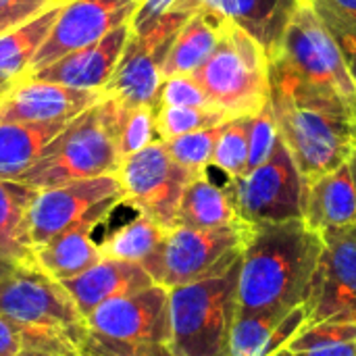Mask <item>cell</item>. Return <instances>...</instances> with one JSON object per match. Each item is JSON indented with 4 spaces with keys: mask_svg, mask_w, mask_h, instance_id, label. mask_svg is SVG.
<instances>
[{
    "mask_svg": "<svg viewBox=\"0 0 356 356\" xmlns=\"http://www.w3.org/2000/svg\"><path fill=\"white\" fill-rule=\"evenodd\" d=\"M60 284L73 298L83 319L106 300L127 296L154 286L152 277L146 273L142 265L113 261V259H100L83 273L65 280Z\"/></svg>",
    "mask_w": 356,
    "mask_h": 356,
    "instance_id": "d6986e66",
    "label": "cell"
},
{
    "mask_svg": "<svg viewBox=\"0 0 356 356\" xmlns=\"http://www.w3.org/2000/svg\"><path fill=\"white\" fill-rule=\"evenodd\" d=\"M211 165L223 171L227 179L242 177L248 171V117L221 125Z\"/></svg>",
    "mask_w": 356,
    "mask_h": 356,
    "instance_id": "f546056e",
    "label": "cell"
},
{
    "mask_svg": "<svg viewBox=\"0 0 356 356\" xmlns=\"http://www.w3.org/2000/svg\"><path fill=\"white\" fill-rule=\"evenodd\" d=\"M35 194V188L21 181L0 179V257L25 269H35L27 232V211Z\"/></svg>",
    "mask_w": 356,
    "mask_h": 356,
    "instance_id": "cb8c5ba5",
    "label": "cell"
},
{
    "mask_svg": "<svg viewBox=\"0 0 356 356\" xmlns=\"http://www.w3.org/2000/svg\"><path fill=\"white\" fill-rule=\"evenodd\" d=\"M165 234L167 232L159 227L152 219L138 213L134 219L117 227L111 236H106L98 244L100 257L142 265L163 242Z\"/></svg>",
    "mask_w": 356,
    "mask_h": 356,
    "instance_id": "4316f807",
    "label": "cell"
},
{
    "mask_svg": "<svg viewBox=\"0 0 356 356\" xmlns=\"http://www.w3.org/2000/svg\"><path fill=\"white\" fill-rule=\"evenodd\" d=\"M67 2L69 0H52L46 8H42L31 19L0 33V79L2 81L13 83L29 71L33 56L48 40Z\"/></svg>",
    "mask_w": 356,
    "mask_h": 356,
    "instance_id": "603a6c76",
    "label": "cell"
},
{
    "mask_svg": "<svg viewBox=\"0 0 356 356\" xmlns=\"http://www.w3.org/2000/svg\"><path fill=\"white\" fill-rule=\"evenodd\" d=\"M309 2L315 8V13L319 15V19L323 21L330 35L334 38V42L344 58V65H346L353 81L356 83V21L334 10L323 0H309Z\"/></svg>",
    "mask_w": 356,
    "mask_h": 356,
    "instance_id": "d6a6232c",
    "label": "cell"
},
{
    "mask_svg": "<svg viewBox=\"0 0 356 356\" xmlns=\"http://www.w3.org/2000/svg\"><path fill=\"white\" fill-rule=\"evenodd\" d=\"M240 261L221 275L169 290V350L175 356H229L238 315Z\"/></svg>",
    "mask_w": 356,
    "mask_h": 356,
    "instance_id": "277c9868",
    "label": "cell"
},
{
    "mask_svg": "<svg viewBox=\"0 0 356 356\" xmlns=\"http://www.w3.org/2000/svg\"><path fill=\"white\" fill-rule=\"evenodd\" d=\"M323 238L302 219L248 223L238 275V313H282L302 307Z\"/></svg>",
    "mask_w": 356,
    "mask_h": 356,
    "instance_id": "6da1fadb",
    "label": "cell"
},
{
    "mask_svg": "<svg viewBox=\"0 0 356 356\" xmlns=\"http://www.w3.org/2000/svg\"><path fill=\"white\" fill-rule=\"evenodd\" d=\"M117 177L125 192L123 204L169 232L177 225L181 196L196 175L177 165L159 140L123 159Z\"/></svg>",
    "mask_w": 356,
    "mask_h": 356,
    "instance_id": "8fae6325",
    "label": "cell"
},
{
    "mask_svg": "<svg viewBox=\"0 0 356 356\" xmlns=\"http://www.w3.org/2000/svg\"><path fill=\"white\" fill-rule=\"evenodd\" d=\"M104 98L98 90H75L31 77L17 79L0 94V123L71 121Z\"/></svg>",
    "mask_w": 356,
    "mask_h": 356,
    "instance_id": "2e32d148",
    "label": "cell"
},
{
    "mask_svg": "<svg viewBox=\"0 0 356 356\" xmlns=\"http://www.w3.org/2000/svg\"><path fill=\"white\" fill-rule=\"evenodd\" d=\"M353 342H356L355 323H313V325H305L284 350L305 353V350L330 348V346L353 344Z\"/></svg>",
    "mask_w": 356,
    "mask_h": 356,
    "instance_id": "836d02e7",
    "label": "cell"
},
{
    "mask_svg": "<svg viewBox=\"0 0 356 356\" xmlns=\"http://www.w3.org/2000/svg\"><path fill=\"white\" fill-rule=\"evenodd\" d=\"M227 115L217 108H190V106H159L156 108V136L161 142L200 131L211 127H221L227 123Z\"/></svg>",
    "mask_w": 356,
    "mask_h": 356,
    "instance_id": "f1b7e54d",
    "label": "cell"
},
{
    "mask_svg": "<svg viewBox=\"0 0 356 356\" xmlns=\"http://www.w3.org/2000/svg\"><path fill=\"white\" fill-rule=\"evenodd\" d=\"M323 250L305 302L307 325H356V225L323 236Z\"/></svg>",
    "mask_w": 356,
    "mask_h": 356,
    "instance_id": "4fadbf2b",
    "label": "cell"
},
{
    "mask_svg": "<svg viewBox=\"0 0 356 356\" xmlns=\"http://www.w3.org/2000/svg\"><path fill=\"white\" fill-rule=\"evenodd\" d=\"M156 108L152 106H129L125 113V119L115 136V146L119 152V159H127L146 146L159 142L156 136Z\"/></svg>",
    "mask_w": 356,
    "mask_h": 356,
    "instance_id": "1f68e13d",
    "label": "cell"
},
{
    "mask_svg": "<svg viewBox=\"0 0 356 356\" xmlns=\"http://www.w3.org/2000/svg\"><path fill=\"white\" fill-rule=\"evenodd\" d=\"M348 165H350V173H353V179H355V188H356V150H355V154L350 156Z\"/></svg>",
    "mask_w": 356,
    "mask_h": 356,
    "instance_id": "bcb514c9",
    "label": "cell"
},
{
    "mask_svg": "<svg viewBox=\"0 0 356 356\" xmlns=\"http://www.w3.org/2000/svg\"><path fill=\"white\" fill-rule=\"evenodd\" d=\"M223 188L238 219L244 223H284L302 219L305 184L282 138L261 167L242 177L227 179Z\"/></svg>",
    "mask_w": 356,
    "mask_h": 356,
    "instance_id": "9c48e42d",
    "label": "cell"
},
{
    "mask_svg": "<svg viewBox=\"0 0 356 356\" xmlns=\"http://www.w3.org/2000/svg\"><path fill=\"white\" fill-rule=\"evenodd\" d=\"M159 106H190V108H209L211 102L204 90L192 75H173L163 79L156 94ZM213 108V106H211Z\"/></svg>",
    "mask_w": 356,
    "mask_h": 356,
    "instance_id": "d590c367",
    "label": "cell"
},
{
    "mask_svg": "<svg viewBox=\"0 0 356 356\" xmlns=\"http://www.w3.org/2000/svg\"><path fill=\"white\" fill-rule=\"evenodd\" d=\"M273 356H356V342H353V344H340V346H330V348H317V350H305V353L280 350Z\"/></svg>",
    "mask_w": 356,
    "mask_h": 356,
    "instance_id": "60d3db41",
    "label": "cell"
},
{
    "mask_svg": "<svg viewBox=\"0 0 356 356\" xmlns=\"http://www.w3.org/2000/svg\"><path fill=\"white\" fill-rule=\"evenodd\" d=\"M246 232L244 221L213 229L175 225L142 267L165 290L221 275L242 259Z\"/></svg>",
    "mask_w": 356,
    "mask_h": 356,
    "instance_id": "8992f818",
    "label": "cell"
},
{
    "mask_svg": "<svg viewBox=\"0 0 356 356\" xmlns=\"http://www.w3.org/2000/svg\"><path fill=\"white\" fill-rule=\"evenodd\" d=\"M90 334L127 344L169 342V290L150 286L96 307L86 319Z\"/></svg>",
    "mask_w": 356,
    "mask_h": 356,
    "instance_id": "9a60e30c",
    "label": "cell"
},
{
    "mask_svg": "<svg viewBox=\"0 0 356 356\" xmlns=\"http://www.w3.org/2000/svg\"><path fill=\"white\" fill-rule=\"evenodd\" d=\"M23 348L19 332L13 327L10 321L0 317V356H15Z\"/></svg>",
    "mask_w": 356,
    "mask_h": 356,
    "instance_id": "ab89813d",
    "label": "cell"
},
{
    "mask_svg": "<svg viewBox=\"0 0 356 356\" xmlns=\"http://www.w3.org/2000/svg\"><path fill=\"white\" fill-rule=\"evenodd\" d=\"M282 142L290 150L302 184L346 165L356 150V121L336 113L269 98Z\"/></svg>",
    "mask_w": 356,
    "mask_h": 356,
    "instance_id": "52a82bcc",
    "label": "cell"
},
{
    "mask_svg": "<svg viewBox=\"0 0 356 356\" xmlns=\"http://www.w3.org/2000/svg\"><path fill=\"white\" fill-rule=\"evenodd\" d=\"M175 4V0H144L138 13L131 19V31L134 33H144L150 27H154Z\"/></svg>",
    "mask_w": 356,
    "mask_h": 356,
    "instance_id": "74e56055",
    "label": "cell"
},
{
    "mask_svg": "<svg viewBox=\"0 0 356 356\" xmlns=\"http://www.w3.org/2000/svg\"><path fill=\"white\" fill-rule=\"evenodd\" d=\"M125 200L117 175L79 179L56 188L38 190L27 211V232L31 248H40L60 232L86 219L106 221Z\"/></svg>",
    "mask_w": 356,
    "mask_h": 356,
    "instance_id": "30bf717a",
    "label": "cell"
},
{
    "mask_svg": "<svg viewBox=\"0 0 356 356\" xmlns=\"http://www.w3.org/2000/svg\"><path fill=\"white\" fill-rule=\"evenodd\" d=\"M13 83H15V81H13ZM13 83H10V81H2V79H0V94H2L4 90H8V88H10Z\"/></svg>",
    "mask_w": 356,
    "mask_h": 356,
    "instance_id": "7dc6e473",
    "label": "cell"
},
{
    "mask_svg": "<svg viewBox=\"0 0 356 356\" xmlns=\"http://www.w3.org/2000/svg\"><path fill=\"white\" fill-rule=\"evenodd\" d=\"M121 165L117 146L104 129L96 104L67 123L46 146L42 156L17 181L35 188H56L79 179L117 175Z\"/></svg>",
    "mask_w": 356,
    "mask_h": 356,
    "instance_id": "ba28073f",
    "label": "cell"
},
{
    "mask_svg": "<svg viewBox=\"0 0 356 356\" xmlns=\"http://www.w3.org/2000/svg\"><path fill=\"white\" fill-rule=\"evenodd\" d=\"M190 15L167 13L154 27L134 33L117 63V69L102 90L106 98H117L127 106L156 108V94L163 83V63Z\"/></svg>",
    "mask_w": 356,
    "mask_h": 356,
    "instance_id": "7c38bea8",
    "label": "cell"
},
{
    "mask_svg": "<svg viewBox=\"0 0 356 356\" xmlns=\"http://www.w3.org/2000/svg\"><path fill=\"white\" fill-rule=\"evenodd\" d=\"M219 131H221V127L200 129V131H192V134L173 138V140H167L163 144L177 165L188 169L192 175L200 177V175H207V171L211 167V159H213V150H215Z\"/></svg>",
    "mask_w": 356,
    "mask_h": 356,
    "instance_id": "4dcf8cb0",
    "label": "cell"
},
{
    "mask_svg": "<svg viewBox=\"0 0 356 356\" xmlns=\"http://www.w3.org/2000/svg\"><path fill=\"white\" fill-rule=\"evenodd\" d=\"M227 19H223L221 15L209 10V8H198L194 10L186 23L181 25V29L177 31L167 58L163 63V79L173 77V75H192L196 73L207 58L213 54V50L217 48L221 35H223V27H225Z\"/></svg>",
    "mask_w": 356,
    "mask_h": 356,
    "instance_id": "7402d4cb",
    "label": "cell"
},
{
    "mask_svg": "<svg viewBox=\"0 0 356 356\" xmlns=\"http://www.w3.org/2000/svg\"><path fill=\"white\" fill-rule=\"evenodd\" d=\"M15 356H52L46 355V353H40V350H33V348H21Z\"/></svg>",
    "mask_w": 356,
    "mask_h": 356,
    "instance_id": "f6af8a7d",
    "label": "cell"
},
{
    "mask_svg": "<svg viewBox=\"0 0 356 356\" xmlns=\"http://www.w3.org/2000/svg\"><path fill=\"white\" fill-rule=\"evenodd\" d=\"M327 6H332L334 10L342 13L344 17L356 21V0H323Z\"/></svg>",
    "mask_w": 356,
    "mask_h": 356,
    "instance_id": "b9f144b4",
    "label": "cell"
},
{
    "mask_svg": "<svg viewBox=\"0 0 356 356\" xmlns=\"http://www.w3.org/2000/svg\"><path fill=\"white\" fill-rule=\"evenodd\" d=\"M48 2H52V0H0V10L25 6V4H48Z\"/></svg>",
    "mask_w": 356,
    "mask_h": 356,
    "instance_id": "7bdbcfd3",
    "label": "cell"
},
{
    "mask_svg": "<svg viewBox=\"0 0 356 356\" xmlns=\"http://www.w3.org/2000/svg\"><path fill=\"white\" fill-rule=\"evenodd\" d=\"M50 4V2H48ZM48 4H25V6H15V8H6L0 10V33L8 31L10 27L31 19L33 15H38L42 8H46Z\"/></svg>",
    "mask_w": 356,
    "mask_h": 356,
    "instance_id": "f35d334b",
    "label": "cell"
},
{
    "mask_svg": "<svg viewBox=\"0 0 356 356\" xmlns=\"http://www.w3.org/2000/svg\"><path fill=\"white\" fill-rule=\"evenodd\" d=\"M284 317L282 313H238L229 336V356H269L271 334Z\"/></svg>",
    "mask_w": 356,
    "mask_h": 356,
    "instance_id": "83f0119b",
    "label": "cell"
},
{
    "mask_svg": "<svg viewBox=\"0 0 356 356\" xmlns=\"http://www.w3.org/2000/svg\"><path fill=\"white\" fill-rule=\"evenodd\" d=\"M131 38V21L111 31L106 38L73 50L52 65L27 75L40 81H52L58 86L75 88V90H98L102 92L111 81L117 63Z\"/></svg>",
    "mask_w": 356,
    "mask_h": 356,
    "instance_id": "e0dca14e",
    "label": "cell"
},
{
    "mask_svg": "<svg viewBox=\"0 0 356 356\" xmlns=\"http://www.w3.org/2000/svg\"><path fill=\"white\" fill-rule=\"evenodd\" d=\"M15 269H17V265H13L10 261H6V259L0 257V282H2L4 277H8Z\"/></svg>",
    "mask_w": 356,
    "mask_h": 356,
    "instance_id": "ee69618b",
    "label": "cell"
},
{
    "mask_svg": "<svg viewBox=\"0 0 356 356\" xmlns=\"http://www.w3.org/2000/svg\"><path fill=\"white\" fill-rule=\"evenodd\" d=\"M236 209L223 186L215 184L209 173L194 177L179 202L177 225L194 229H213L238 223Z\"/></svg>",
    "mask_w": 356,
    "mask_h": 356,
    "instance_id": "484cf974",
    "label": "cell"
},
{
    "mask_svg": "<svg viewBox=\"0 0 356 356\" xmlns=\"http://www.w3.org/2000/svg\"><path fill=\"white\" fill-rule=\"evenodd\" d=\"M192 77L204 90L211 106L227 119L252 117L269 104V56L232 21L225 23L217 48Z\"/></svg>",
    "mask_w": 356,
    "mask_h": 356,
    "instance_id": "5b68a950",
    "label": "cell"
},
{
    "mask_svg": "<svg viewBox=\"0 0 356 356\" xmlns=\"http://www.w3.org/2000/svg\"><path fill=\"white\" fill-rule=\"evenodd\" d=\"M277 140L280 131L269 104L261 113L248 117V171L261 167L271 156Z\"/></svg>",
    "mask_w": 356,
    "mask_h": 356,
    "instance_id": "e575fe53",
    "label": "cell"
},
{
    "mask_svg": "<svg viewBox=\"0 0 356 356\" xmlns=\"http://www.w3.org/2000/svg\"><path fill=\"white\" fill-rule=\"evenodd\" d=\"M302 2L309 0H175L169 13L192 15L198 8H209L242 27L269 56Z\"/></svg>",
    "mask_w": 356,
    "mask_h": 356,
    "instance_id": "ac0fdd59",
    "label": "cell"
},
{
    "mask_svg": "<svg viewBox=\"0 0 356 356\" xmlns=\"http://www.w3.org/2000/svg\"><path fill=\"white\" fill-rule=\"evenodd\" d=\"M142 2L144 0H69L23 77L52 65L73 50L106 38L117 27L129 23Z\"/></svg>",
    "mask_w": 356,
    "mask_h": 356,
    "instance_id": "5bb4252c",
    "label": "cell"
},
{
    "mask_svg": "<svg viewBox=\"0 0 356 356\" xmlns=\"http://www.w3.org/2000/svg\"><path fill=\"white\" fill-rule=\"evenodd\" d=\"M67 123H0V179L17 181Z\"/></svg>",
    "mask_w": 356,
    "mask_h": 356,
    "instance_id": "d4e9b609",
    "label": "cell"
},
{
    "mask_svg": "<svg viewBox=\"0 0 356 356\" xmlns=\"http://www.w3.org/2000/svg\"><path fill=\"white\" fill-rule=\"evenodd\" d=\"M104 223L98 219H86L77 225L60 232L50 242L33 250L35 269L46 273L56 282L71 280L92 265H96L100 257V248L94 242V229Z\"/></svg>",
    "mask_w": 356,
    "mask_h": 356,
    "instance_id": "44dd1931",
    "label": "cell"
},
{
    "mask_svg": "<svg viewBox=\"0 0 356 356\" xmlns=\"http://www.w3.org/2000/svg\"><path fill=\"white\" fill-rule=\"evenodd\" d=\"M269 98L356 121V83L311 2L296 8L269 54Z\"/></svg>",
    "mask_w": 356,
    "mask_h": 356,
    "instance_id": "7a4b0ae2",
    "label": "cell"
},
{
    "mask_svg": "<svg viewBox=\"0 0 356 356\" xmlns=\"http://www.w3.org/2000/svg\"><path fill=\"white\" fill-rule=\"evenodd\" d=\"M81 356H175L167 344H127L88 332Z\"/></svg>",
    "mask_w": 356,
    "mask_h": 356,
    "instance_id": "8d00e7d4",
    "label": "cell"
},
{
    "mask_svg": "<svg viewBox=\"0 0 356 356\" xmlns=\"http://www.w3.org/2000/svg\"><path fill=\"white\" fill-rule=\"evenodd\" d=\"M0 317L19 332L23 348L81 356L88 327L60 282L40 269L17 267L0 282Z\"/></svg>",
    "mask_w": 356,
    "mask_h": 356,
    "instance_id": "3957f363",
    "label": "cell"
},
{
    "mask_svg": "<svg viewBox=\"0 0 356 356\" xmlns=\"http://www.w3.org/2000/svg\"><path fill=\"white\" fill-rule=\"evenodd\" d=\"M302 223L319 236L356 225V188L348 163L305 184Z\"/></svg>",
    "mask_w": 356,
    "mask_h": 356,
    "instance_id": "ffe728a7",
    "label": "cell"
}]
</instances>
